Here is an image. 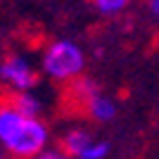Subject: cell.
<instances>
[{
  "instance_id": "52a82bcc",
  "label": "cell",
  "mask_w": 159,
  "mask_h": 159,
  "mask_svg": "<svg viewBox=\"0 0 159 159\" xmlns=\"http://www.w3.org/2000/svg\"><path fill=\"white\" fill-rule=\"evenodd\" d=\"M93 7L98 10L100 14H105V17H116L131 5V0H90Z\"/></svg>"
},
{
  "instance_id": "277c9868",
  "label": "cell",
  "mask_w": 159,
  "mask_h": 159,
  "mask_svg": "<svg viewBox=\"0 0 159 159\" xmlns=\"http://www.w3.org/2000/svg\"><path fill=\"white\" fill-rule=\"evenodd\" d=\"M83 109H86V114H88L93 121H98V124H109V121L116 116V112H119L116 102H114L109 95L100 93V90L93 95V98H88V100H86Z\"/></svg>"
},
{
  "instance_id": "ba28073f",
  "label": "cell",
  "mask_w": 159,
  "mask_h": 159,
  "mask_svg": "<svg viewBox=\"0 0 159 159\" xmlns=\"http://www.w3.org/2000/svg\"><path fill=\"white\" fill-rule=\"evenodd\" d=\"M107 154H109V143H105V140H93V143L83 150L81 159H105Z\"/></svg>"
},
{
  "instance_id": "30bf717a",
  "label": "cell",
  "mask_w": 159,
  "mask_h": 159,
  "mask_svg": "<svg viewBox=\"0 0 159 159\" xmlns=\"http://www.w3.org/2000/svg\"><path fill=\"white\" fill-rule=\"evenodd\" d=\"M147 10L154 19H159V0H147Z\"/></svg>"
},
{
  "instance_id": "7a4b0ae2",
  "label": "cell",
  "mask_w": 159,
  "mask_h": 159,
  "mask_svg": "<svg viewBox=\"0 0 159 159\" xmlns=\"http://www.w3.org/2000/svg\"><path fill=\"white\" fill-rule=\"evenodd\" d=\"M43 74L52 81H74L86 69V55L74 40H55L43 52Z\"/></svg>"
},
{
  "instance_id": "9c48e42d",
  "label": "cell",
  "mask_w": 159,
  "mask_h": 159,
  "mask_svg": "<svg viewBox=\"0 0 159 159\" xmlns=\"http://www.w3.org/2000/svg\"><path fill=\"white\" fill-rule=\"evenodd\" d=\"M38 157L40 159H62V157H66V154H64V150H48V147H45Z\"/></svg>"
},
{
  "instance_id": "3957f363",
  "label": "cell",
  "mask_w": 159,
  "mask_h": 159,
  "mask_svg": "<svg viewBox=\"0 0 159 159\" xmlns=\"http://www.w3.org/2000/svg\"><path fill=\"white\" fill-rule=\"evenodd\" d=\"M0 81L7 83L12 90H31L38 83V71L26 57L12 55L5 62H0Z\"/></svg>"
},
{
  "instance_id": "6da1fadb",
  "label": "cell",
  "mask_w": 159,
  "mask_h": 159,
  "mask_svg": "<svg viewBox=\"0 0 159 159\" xmlns=\"http://www.w3.org/2000/svg\"><path fill=\"white\" fill-rule=\"evenodd\" d=\"M50 143V131L40 116H26L17 107H0V147L12 157H38Z\"/></svg>"
},
{
  "instance_id": "5b68a950",
  "label": "cell",
  "mask_w": 159,
  "mask_h": 159,
  "mask_svg": "<svg viewBox=\"0 0 159 159\" xmlns=\"http://www.w3.org/2000/svg\"><path fill=\"white\" fill-rule=\"evenodd\" d=\"M93 135L88 131H83V128H71V131L64 135V140H62V150H64L66 157H76L81 159V154H83V150H86L90 143H93Z\"/></svg>"
},
{
  "instance_id": "8992f818",
  "label": "cell",
  "mask_w": 159,
  "mask_h": 159,
  "mask_svg": "<svg viewBox=\"0 0 159 159\" xmlns=\"http://www.w3.org/2000/svg\"><path fill=\"white\" fill-rule=\"evenodd\" d=\"M12 107H17L21 114H26V116H40L43 112V102H40L38 95H33L31 90H17L10 102Z\"/></svg>"
}]
</instances>
